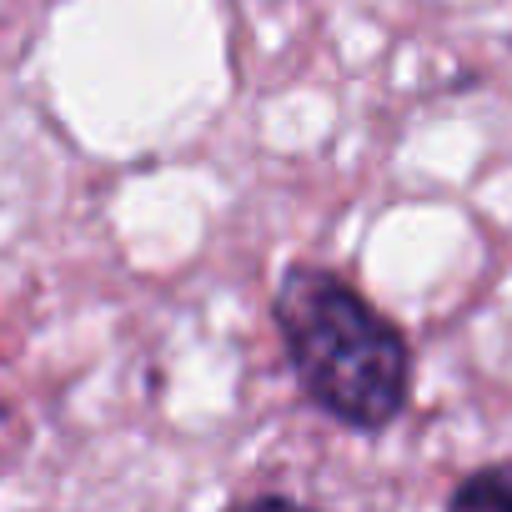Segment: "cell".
I'll list each match as a JSON object with an SVG mask.
<instances>
[{
	"instance_id": "1",
	"label": "cell",
	"mask_w": 512,
	"mask_h": 512,
	"mask_svg": "<svg viewBox=\"0 0 512 512\" xmlns=\"http://www.w3.org/2000/svg\"><path fill=\"white\" fill-rule=\"evenodd\" d=\"M287 362L317 412L352 432H387L412 392V347L357 287L327 267H292L272 297Z\"/></svg>"
},
{
	"instance_id": "2",
	"label": "cell",
	"mask_w": 512,
	"mask_h": 512,
	"mask_svg": "<svg viewBox=\"0 0 512 512\" xmlns=\"http://www.w3.org/2000/svg\"><path fill=\"white\" fill-rule=\"evenodd\" d=\"M452 507H512V467H482L472 477H462L447 497Z\"/></svg>"
}]
</instances>
